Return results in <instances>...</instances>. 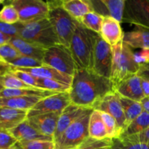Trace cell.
Here are the masks:
<instances>
[{
  "label": "cell",
  "instance_id": "obj_21",
  "mask_svg": "<svg viewBox=\"0 0 149 149\" xmlns=\"http://www.w3.org/2000/svg\"><path fill=\"white\" fill-rule=\"evenodd\" d=\"M10 43L14 47H15L22 55L33 58L42 62L44 55L47 50L46 48L32 42H28L18 36L12 37Z\"/></svg>",
  "mask_w": 149,
  "mask_h": 149
},
{
  "label": "cell",
  "instance_id": "obj_39",
  "mask_svg": "<svg viewBox=\"0 0 149 149\" xmlns=\"http://www.w3.org/2000/svg\"><path fill=\"white\" fill-rule=\"evenodd\" d=\"M111 149H149V143H123L118 139H112Z\"/></svg>",
  "mask_w": 149,
  "mask_h": 149
},
{
  "label": "cell",
  "instance_id": "obj_46",
  "mask_svg": "<svg viewBox=\"0 0 149 149\" xmlns=\"http://www.w3.org/2000/svg\"><path fill=\"white\" fill-rule=\"evenodd\" d=\"M141 104H142L143 109L144 111L149 113V97H145V98L141 101Z\"/></svg>",
  "mask_w": 149,
  "mask_h": 149
},
{
  "label": "cell",
  "instance_id": "obj_26",
  "mask_svg": "<svg viewBox=\"0 0 149 149\" xmlns=\"http://www.w3.org/2000/svg\"><path fill=\"white\" fill-rule=\"evenodd\" d=\"M58 93L40 90L36 88L25 89H3L0 91V98L23 97V96H34V97H46Z\"/></svg>",
  "mask_w": 149,
  "mask_h": 149
},
{
  "label": "cell",
  "instance_id": "obj_34",
  "mask_svg": "<svg viewBox=\"0 0 149 149\" xmlns=\"http://www.w3.org/2000/svg\"><path fill=\"white\" fill-rule=\"evenodd\" d=\"M0 21L9 25L17 24L20 22L18 13L11 4H6L0 10Z\"/></svg>",
  "mask_w": 149,
  "mask_h": 149
},
{
  "label": "cell",
  "instance_id": "obj_4",
  "mask_svg": "<svg viewBox=\"0 0 149 149\" xmlns=\"http://www.w3.org/2000/svg\"><path fill=\"white\" fill-rule=\"evenodd\" d=\"M49 7L47 18L53 27L60 44L69 48L76 29L74 20L62 7V1H47Z\"/></svg>",
  "mask_w": 149,
  "mask_h": 149
},
{
  "label": "cell",
  "instance_id": "obj_3",
  "mask_svg": "<svg viewBox=\"0 0 149 149\" xmlns=\"http://www.w3.org/2000/svg\"><path fill=\"white\" fill-rule=\"evenodd\" d=\"M111 49L113 60L110 81L115 91L121 83L138 74L141 67L135 61L132 48L123 42L112 46Z\"/></svg>",
  "mask_w": 149,
  "mask_h": 149
},
{
  "label": "cell",
  "instance_id": "obj_30",
  "mask_svg": "<svg viewBox=\"0 0 149 149\" xmlns=\"http://www.w3.org/2000/svg\"><path fill=\"white\" fill-rule=\"evenodd\" d=\"M0 84L4 89L34 88L25 84L7 69L3 73L0 72Z\"/></svg>",
  "mask_w": 149,
  "mask_h": 149
},
{
  "label": "cell",
  "instance_id": "obj_14",
  "mask_svg": "<svg viewBox=\"0 0 149 149\" xmlns=\"http://www.w3.org/2000/svg\"><path fill=\"white\" fill-rule=\"evenodd\" d=\"M94 11L103 16H110L122 22L125 14V0H100L91 1Z\"/></svg>",
  "mask_w": 149,
  "mask_h": 149
},
{
  "label": "cell",
  "instance_id": "obj_25",
  "mask_svg": "<svg viewBox=\"0 0 149 149\" xmlns=\"http://www.w3.org/2000/svg\"><path fill=\"white\" fill-rule=\"evenodd\" d=\"M89 135L90 138L104 140L108 138L107 131L99 111L93 110L89 121Z\"/></svg>",
  "mask_w": 149,
  "mask_h": 149
},
{
  "label": "cell",
  "instance_id": "obj_43",
  "mask_svg": "<svg viewBox=\"0 0 149 149\" xmlns=\"http://www.w3.org/2000/svg\"><path fill=\"white\" fill-rule=\"evenodd\" d=\"M141 87L145 97H149V79L141 77Z\"/></svg>",
  "mask_w": 149,
  "mask_h": 149
},
{
  "label": "cell",
  "instance_id": "obj_29",
  "mask_svg": "<svg viewBox=\"0 0 149 149\" xmlns=\"http://www.w3.org/2000/svg\"><path fill=\"white\" fill-rule=\"evenodd\" d=\"M103 18H104V16L93 11L86 14L79 22L86 29L97 34H100Z\"/></svg>",
  "mask_w": 149,
  "mask_h": 149
},
{
  "label": "cell",
  "instance_id": "obj_1",
  "mask_svg": "<svg viewBox=\"0 0 149 149\" xmlns=\"http://www.w3.org/2000/svg\"><path fill=\"white\" fill-rule=\"evenodd\" d=\"M112 92L114 91L109 79L98 75L93 70L77 69L68 93L71 104L95 110Z\"/></svg>",
  "mask_w": 149,
  "mask_h": 149
},
{
  "label": "cell",
  "instance_id": "obj_50",
  "mask_svg": "<svg viewBox=\"0 0 149 149\" xmlns=\"http://www.w3.org/2000/svg\"><path fill=\"white\" fill-rule=\"evenodd\" d=\"M4 2V0H0V4H3Z\"/></svg>",
  "mask_w": 149,
  "mask_h": 149
},
{
  "label": "cell",
  "instance_id": "obj_22",
  "mask_svg": "<svg viewBox=\"0 0 149 149\" xmlns=\"http://www.w3.org/2000/svg\"><path fill=\"white\" fill-rule=\"evenodd\" d=\"M62 7L78 22L86 14L94 11L90 0H63Z\"/></svg>",
  "mask_w": 149,
  "mask_h": 149
},
{
  "label": "cell",
  "instance_id": "obj_11",
  "mask_svg": "<svg viewBox=\"0 0 149 149\" xmlns=\"http://www.w3.org/2000/svg\"><path fill=\"white\" fill-rule=\"evenodd\" d=\"M71 104L69 93H58L42 98L30 111L28 117L49 113H62Z\"/></svg>",
  "mask_w": 149,
  "mask_h": 149
},
{
  "label": "cell",
  "instance_id": "obj_36",
  "mask_svg": "<svg viewBox=\"0 0 149 149\" xmlns=\"http://www.w3.org/2000/svg\"><path fill=\"white\" fill-rule=\"evenodd\" d=\"M21 55H22L17 51V49L10 43L0 45V57L5 63L6 67H7V63L16 59Z\"/></svg>",
  "mask_w": 149,
  "mask_h": 149
},
{
  "label": "cell",
  "instance_id": "obj_35",
  "mask_svg": "<svg viewBox=\"0 0 149 149\" xmlns=\"http://www.w3.org/2000/svg\"><path fill=\"white\" fill-rule=\"evenodd\" d=\"M15 145L21 149H55L53 141H20Z\"/></svg>",
  "mask_w": 149,
  "mask_h": 149
},
{
  "label": "cell",
  "instance_id": "obj_6",
  "mask_svg": "<svg viewBox=\"0 0 149 149\" xmlns=\"http://www.w3.org/2000/svg\"><path fill=\"white\" fill-rule=\"evenodd\" d=\"M93 110L71 124L56 140L55 149H77L90 138L89 121Z\"/></svg>",
  "mask_w": 149,
  "mask_h": 149
},
{
  "label": "cell",
  "instance_id": "obj_24",
  "mask_svg": "<svg viewBox=\"0 0 149 149\" xmlns=\"http://www.w3.org/2000/svg\"><path fill=\"white\" fill-rule=\"evenodd\" d=\"M42 98H44V97H34V96L0 98V106L29 111Z\"/></svg>",
  "mask_w": 149,
  "mask_h": 149
},
{
  "label": "cell",
  "instance_id": "obj_17",
  "mask_svg": "<svg viewBox=\"0 0 149 149\" xmlns=\"http://www.w3.org/2000/svg\"><path fill=\"white\" fill-rule=\"evenodd\" d=\"M114 92L122 97L131 99L135 101L141 102L145 98L141 87V77L138 74L130 77L121 83Z\"/></svg>",
  "mask_w": 149,
  "mask_h": 149
},
{
  "label": "cell",
  "instance_id": "obj_45",
  "mask_svg": "<svg viewBox=\"0 0 149 149\" xmlns=\"http://www.w3.org/2000/svg\"><path fill=\"white\" fill-rule=\"evenodd\" d=\"M138 75L140 77L149 79V69H148V68H142V67H141V68H140V71H138Z\"/></svg>",
  "mask_w": 149,
  "mask_h": 149
},
{
  "label": "cell",
  "instance_id": "obj_48",
  "mask_svg": "<svg viewBox=\"0 0 149 149\" xmlns=\"http://www.w3.org/2000/svg\"><path fill=\"white\" fill-rule=\"evenodd\" d=\"M6 149H21V148H19V147H17V146H16L15 144V145L13 146L10 147V148H6Z\"/></svg>",
  "mask_w": 149,
  "mask_h": 149
},
{
  "label": "cell",
  "instance_id": "obj_47",
  "mask_svg": "<svg viewBox=\"0 0 149 149\" xmlns=\"http://www.w3.org/2000/svg\"><path fill=\"white\" fill-rule=\"evenodd\" d=\"M0 65H2V66H6L5 63L4 62V61H3L2 59H1V57H0Z\"/></svg>",
  "mask_w": 149,
  "mask_h": 149
},
{
  "label": "cell",
  "instance_id": "obj_13",
  "mask_svg": "<svg viewBox=\"0 0 149 149\" xmlns=\"http://www.w3.org/2000/svg\"><path fill=\"white\" fill-rule=\"evenodd\" d=\"M61 113H49L28 117L27 121L36 130L45 136L53 138Z\"/></svg>",
  "mask_w": 149,
  "mask_h": 149
},
{
  "label": "cell",
  "instance_id": "obj_41",
  "mask_svg": "<svg viewBox=\"0 0 149 149\" xmlns=\"http://www.w3.org/2000/svg\"><path fill=\"white\" fill-rule=\"evenodd\" d=\"M21 26L22 23L20 22L17 23V24L9 25L0 21V31L5 33V34L9 35L12 37H15V36H18Z\"/></svg>",
  "mask_w": 149,
  "mask_h": 149
},
{
  "label": "cell",
  "instance_id": "obj_9",
  "mask_svg": "<svg viewBox=\"0 0 149 149\" xmlns=\"http://www.w3.org/2000/svg\"><path fill=\"white\" fill-rule=\"evenodd\" d=\"M112 54L111 47L106 43L99 34L97 35L93 52V71L101 77L110 79L111 73Z\"/></svg>",
  "mask_w": 149,
  "mask_h": 149
},
{
  "label": "cell",
  "instance_id": "obj_28",
  "mask_svg": "<svg viewBox=\"0 0 149 149\" xmlns=\"http://www.w3.org/2000/svg\"><path fill=\"white\" fill-rule=\"evenodd\" d=\"M148 127L149 113L143 111L141 115H139L136 119H134L125 127L119 138L135 135L148 129Z\"/></svg>",
  "mask_w": 149,
  "mask_h": 149
},
{
  "label": "cell",
  "instance_id": "obj_7",
  "mask_svg": "<svg viewBox=\"0 0 149 149\" xmlns=\"http://www.w3.org/2000/svg\"><path fill=\"white\" fill-rule=\"evenodd\" d=\"M42 63L72 77L77 70L70 49L61 44L47 48L44 55Z\"/></svg>",
  "mask_w": 149,
  "mask_h": 149
},
{
  "label": "cell",
  "instance_id": "obj_12",
  "mask_svg": "<svg viewBox=\"0 0 149 149\" xmlns=\"http://www.w3.org/2000/svg\"><path fill=\"white\" fill-rule=\"evenodd\" d=\"M95 110L106 112L113 116L116 121L121 135L126 127V118L117 93L112 92L107 95L97 105Z\"/></svg>",
  "mask_w": 149,
  "mask_h": 149
},
{
  "label": "cell",
  "instance_id": "obj_27",
  "mask_svg": "<svg viewBox=\"0 0 149 149\" xmlns=\"http://www.w3.org/2000/svg\"><path fill=\"white\" fill-rule=\"evenodd\" d=\"M119 97L122 109H123L124 113H125V118H126L127 127L131 122H132L134 119H136L139 115L143 113V109L141 102L135 101L131 99L122 97L119 95Z\"/></svg>",
  "mask_w": 149,
  "mask_h": 149
},
{
  "label": "cell",
  "instance_id": "obj_15",
  "mask_svg": "<svg viewBox=\"0 0 149 149\" xmlns=\"http://www.w3.org/2000/svg\"><path fill=\"white\" fill-rule=\"evenodd\" d=\"M124 32L121 23L110 16H105L100 36L111 47L123 42Z\"/></svg>",
  "mask_w": 149,
  "mask_h": 149
},
{
  "label": "cell",
  "instance_id": "obj_19",
  "mask_svg": "<svg viewBox=\"0 0 149 149\" xmlns=\"http://www.w3.org/2000/svg\"><path fill=\"white\" fill-rule=\"evenodd\" d=\"M23 71L31 74L32 76L39 78L48 79L55 80L61 83L71 86L72 84L73 77L71 76L66 75L62 72H60L58 70L52 68L50 66L45 65L38 68H18Z\"/></svg>",
  "mask_w": 149,
  "mask_h": 149
},
{
  "label": "cell",
  "instance_id": "obj_10",
  "mask_svg": "<svg viewBox=\"0 0 149 149\" xmlns=\"http://www.w3.org/2000/svg\"><path fill=\"white\" fill-rule=\"evenodd\" d=\"M122 22L134 25L138 29L149 31V0L126 1Z\"/></svg>",
  "mask_w": 149,
  "mask_h": 149
},
{
  "label": "cell",
  "instance_id": "obj_51",
  "mask_svg": "<svg viewBox=\"0 0 149 149\" xmlns=\"http://www.w3.org/2000/svg\"><path fill=\"white\" fill-rule=\"evenodd\" d=\"M3 89H4V88H3V87H2V86H1V84H0V91H1V90H3Z\"/></svg>",
  "mask_w": 149,
  "mask_h": 149
},
{
  "label": "cell",
  "instance_id": "obj_33",
  "mask_svg": "<svg viewBox=\"0 0 149 149\" xmlns=\"http://www.w3.org/2000/svg\"><path fill=\"white\" fill-rule=\"evenodd\" d=\"M100 113L105 124V126H106L108 138H110V139L119 138L120 136V131H119L116 121L115 120L114 118L106 112L100 111Z\"/></svg>",
  "mask_w": 149,
  "mask_h": 149
},
{
  "label": "cell",
  "instance_id": "obj_16",
  "mask_svg": "<svg viewBox=\"0 0 149 149\" xmlns=\"http://www.w3.org/2000/svg\"><path fill=\"white\" fill-rule=\"evenodd\" d=\"M93 109H84V108L79 107L73 104H70L61 113L58 119L57 125L56 130L53 136V141L56 140L70 125L74 123L75 121L79 119L80 117L88 113Z\"/></svg>",
  "mask_w": 149,
  "mask_h": 149
},
{
  "label": "cell",
  "instance_id": "obj_37",
  "mask_svg": "<svg viewBox=\"0 0 149 149\" xmlns=\"http://www.w3.org/2000/svg\"><path fill=\"white\" fill-rule=\"evenodd\" d=\"M112 139L95 140L89 138L77 149H111L112 146Z\"/></svg>",
  "mask_w": 149,
  "mask_h": 149
},
{
  "label": "cell",
  "instance_id": "obj_40",
  "mask_svg": "<svg viewBox=\"0 0 149 149\" xmlns=\"http://www.w3.org/2000/svg\"><path fill=\"white\" fill-rule=\"evenodd\" d=\"M17 142L15 138L8 131L0 130V149L10 148Z\"/></svg>",
  "mask_w": 149,
  "mask_h": 149
},
{
  "label": "cell",
  "instance_id": "obj_2",
  "mask_svg": "<svg viewBox=\"0 0 149 149\" xmlns=\"http://www.w3.org/2000/svg\"><path fill=\"white\" fill-rule=\"evenodd\" d=\"M97 35L77 22L69 49L77 69H93V52Z\"/></svg>",
  "mask_w": 149,
  "mask_h": 149
},
{
  "label": "cell",
  "instance_id": "obj_23",
  "mask_svg": "<svg viewBox=\"0 0 149 149\" xmlns=\"http://www.w3.org/2000/svg\"><path fill=\"white\" fill-rule=\"evenodd\" d=\"M123 42L132 49H149V31L137 29L124 33Z\"/></svg>",
  "mask_w": 149,
  "mask_h": 149
},
{
  "label": "cell",
  "instance_id": "obj_8",
  "mask_svg": "<svg viewBox=\"0 0 149 149\" xmlns=\"http://www.w3.org/2000/svg\"><path fill=\"white\" fill-rule=\"evenodd\" d=\"M10 4L17 11L20 23L23 24L38 21L48 16V4L42 0H13Z\"/></svg>",
  "mask_w": 149,
  "mask_h": 149
},
{
  "label": "cell",
  "instance_id": "obj_49",
  "mask_svg": "<svg viewBox=\"0 0 149 149\" xmlns=\"http://www.w3.org/2000/svg\"><path fill=\"white\" fill-rule=\"evenodd\" d=\"M142 68H148V69H149V63L147 64V65H144V66H142Z\"/></svg>",
  "mask_w": 149,
  "mask_h": 149
},
{
  "label": "cell",
  "instance_id": "obj_44",
  "mask_svg": "<svg viewBox=\"0 0 149 149\" xmlns=\"http://www.w3.org/2000/svg\"><path fill=\"white\" fill-rule=\"evenodd\" d=\"M11 39H12V36L5 34V33L0 31V45L10 43Z\"/></svg>",
  "mask_w": 149,
  "mask_h": 149
},
{
  "label": "cell",
  "instance_id": "obj_5",
  "mask_svg": "<svg viewBox=\"0 0 149 149\" xmlns=\"http://www.w3.org/2000/svg\"><path fill=\"white\" fill-rule=\"evenodd\" d=\"M17 36L46 49L60 44L58 36L47 17L32 23H22Z\"/></svg>",
  "mask_w": 149,
  "mask_h": 149
},
{
  "label": "cell",
  "instance_id": "obj_32",
  "mask_svg": "<svg viewBox=\"0 0 149 149\" xmlns=\"http://www.w3.org/2000/svg\"><path fill=\"white\" fill-rule=\"evenodd\" d=\"M44 64L42 61H38L30 57L21 56L18 57L13 61H10L7 63V67H12V68H38L42 66Z\"/></svg>",
  "mask_w": 149,
  "mask_h": 149
},
{
  "label": "cell",
  "instance_id": "obj_38",
  "mask_svg": "<svg viewBox=\"0 0 149 149\" xmlns=\"http://www.w3.org/2000/svg\"><path fill=\"white\" fill-rule=\"evenodd\" d=\"M117 139L123 143H149V127L135 135Z\"/></svg>",
  "mask_w": 149,
  "mask_h": 149
},
{
  "label": "cell",
  "instance_id": "obj_20",
  "mask_svg": "<svg viewBox=\"0 0 149 149\" xmlns=\"http://www.w3.org/2000/svg\"><path fill=\"white\" fill-rule=\"evenodd\" d=\"M17 142L31 141H53L51 137L45 136L34 129L28 122L27 119L20 123L18 126L9 131Z\"/></svg>",
  "mask_w": 149,
  "mask_h": 149
},
{
  "label": "cell",
  "instance_id": "obj_18",
  "mask_svg": "<svg viewBox=\"0 0 149 149\" xmlns=\"http://www.w3.org/2000/svg\"><path fill=\"white\" fill-rule=\"evenodd\" d=\"M28 111L0 106V130L10 131L27 119Z\"/></svg>",
  "mask_w": 149,
  "mask_h": 149
},
{
  "label": "cell",
  "instance_id": "obj_31",
  "mask_svg": "<svg viewBox=\"0 0 149 149\" xmlns=\"http://www.w3.org/2000/svg\"><path fill=\"white\" fill-rule=\"evenodd\" d=\"M38 78V85L39 88L43 90L54 92V93H64L69 92L71 86L61 83L60 81H55L48 79Z\"/></svg>",
  "mask_w": 149,
  "mask_h": 149
},
{
  "label": "cell",
  "instance_id": "obj_42",
  "mask_svg": "<svg viewBox=\"0 0 149 149\" xmlns=\"http://www.w3.org/2000/svg\"><path fill=\"white\" fill-rule=\"evenodd\" d=\"M134 59L140 67L144 66L149 63V49H142L134 52Z\"/></svg>",
  "mask_w": 149,
  "mask_h": 149
}]
</instances>
